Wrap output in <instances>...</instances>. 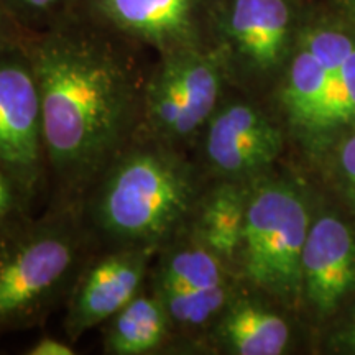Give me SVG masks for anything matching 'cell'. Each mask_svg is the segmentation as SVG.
<instances>
[{
    "instance_id": "obj_1",
    "label": "cell",
    "mask_w": 355,
    "mask_h": 355,
    "mask_svg": "<svg viewBox=\"0 0 355 355\" xmlns=\"http://www.w3.org/2000/svg\"><path fill=\"white\" fill-rule=\"evenodd\" d=\"M38 81L46 168L58 202L81 204L135 139L145 78L107 43L74 32L26 37Z\"/></svg>"
},
{
    "instance_id": "obj_2",
    "label": "cell",
    "mask_w": 355,
    "mask_h": 355,
    "mask_svg": "<svg viewBox=\"0 0 355 355\" xmlns=\"http://www.w3.org/2000/svg\"><path fill=\"white\" fill-rule=\"evenodd\" d=\"M204 188L183 150L135 137L79 206L97 242L159 250L188 229Z\"/></svg>"
},
{
    "instance_id": "obj_3",
    "label": "cell",
    "mask_w": 355,
    "mask_h": 355,
    "mask_svg": "<svg viewBox=\"0 0 355 355\" xmlns=\"http://www.w3.org/2000/svg\"><path fill=\"white\" fill-rule=\"evenodd\" d=\"M94 242L79 204L0 225V339L43 326L66 303Z\"/></svg>"
},
{
    "instance_id": "obj_4",
    "label": "cell",
    "mask_w": 355,
    "mask_h": 355,
    "mask_svg": "<svg viewBox=\"0 0 355 355\" xmlns=\"http://www.w3.org/2000/svg\"><path fill=\"white\" fill-rule=\"evenodd\" d=\"M309 225L308 206L295 184L265 175L252 181L237 260L242 278L278 303L298 304Z\"/></svg>"
},
{
    "instance_id": "obj_5",
    "label": "cell",
    "mask_w": 355,
    "mask_h": 355,
    "mask_svg": "<svg viewBox=\"0 0 355 355\" xmlns=\"http://www.w3.org/2000/svg\"><path fill=\"white\" fill-rule=\"evenodd\" d=\"M225 79L227 69L216 50L196 46L165 53L145 78L135 137L186 152L222 104Z\"/></svg>"
},
{
    "instance_id": "obj_6",
    "label": "cell",
    "mask_w": 355,
    "mask_h": 355,
    "mask_svg": "<svg viewBox=\"0 0 355 355\" xmlns=\"http://www.w3.org/2000/svg\"><path fill=\"white\" fill-rule=\"evenodd\" d=\"M25 38L0 42V165L35 202L48 168L42 99Z\"/></svg>"
},
{
    "instance_id": "obj_7",
    "label": "cell",
    "mask_w": 355,
    "mask_h": 355,
    "mask_svg": "<svg viewBox=\"0 0 355 355\" xmlns=\"http://www.w3.org/2000/svg\"><path fill=\"white\" fill-rule=\"evenodd\" d=\"M158 250L110 245L91 254L66 300V339L78 343L87 331L104 326L146 286Z\"/></svg>"
},
{
    "instance_id": "obj_8",
    "label": "cell",
    "mask_w": 355,
    "mask_h": 355,
    "mask_svg": "<svg viewBox=\"0 0 355 355\" xmlns=\"http://www.w3.org/2000/svg\"><path fill=\"white\" fill-rule=\"evenodd\" d=\"M196 144L204 168L216 180L252 183L279 158L285 137L255 104L232 101L217 107Z\"/></svg>"
},
{
    "instance_id": "obj_9",
    "label": "cell",
    "mask_w": 355,
    "mask_h": 355,
    "mask_svg": "<svg viewBox=\"0 0 355 355\" xmlns=\"http://www.w3.org/2000/svg\"><path fill=\"white\" fill-rule=\"evenodd\" d=\"M227 51L254 74H270L285 63L291 44L293 12L288 0H230L222 20Z\"/></svg>"
},
{
    "instance_id": "obj_10",
    "label": "cell",
    "mask_w": 355,
    "mask_h": 355,
    "mask_svg": "<svg viewBox=\"0 0 355 355\" xmlns=\"http://www.w3.org/2000/svg\"><path fill=\"white\" fill-rule=\"evenodd\" d=\"M303 298L319 316H331L355 291V235L334 216L309 225L303 250Z\"/></svg>"
},
{
    "instance_id": "obj_11",
    "label": "cell",
    "mask_w": 355,
    "mask_h": 355,
    "mask_svg": "<svg viewBox=\"0 0 355 355\" xmlns=\"http://www.w3.org/2000/svg\"><path fill=\"white\" fill-rule=\"evenodd\" d=\"M105 24L158 48L162 55L201 46L198 38V0H97Z\"/></svg>"
},
{
    "instance_id": "obj_12",
    "label": "cell",
    "mask_w": 355,
    "mask_h": 355,
    "mask_svg": "<svg viewBox=\"0 0 355 355\" xmlns=\"http://www.w3.org/2000/svg\"><path fill=\"white\" fill-rule=\"evenodd\" d=\"M250 183L216 180L199 196L188 230L229 268L241 254Z\"/></svg>"
},
{
    "instance_id": "obj_13",
    "label": "cell",
    "mask_w": 355,
    "mask_h": 355,
    "mask_svg": "<svg viewBox=\"0 0 355 355\" xmlns=\"http://www.w3.org/2000/svg\"><path fill=\"white\" fill-rule=\"evenodd\" d=\"M217 345L235 355H279L290 343L286 319L259 300L234 295L209 331Z\"/></svg>"
},
{
    "instance_id": "obj_14",
    "label": "cell",
    "mask_w": 355,
    "mask_h": 355,
    "mask_svg": "<svg viewBox=\"0 0 355 355\" xmlns=\"http://www.w3.org/2000/svg\"><path fill=\"white\" fill-rule=\"evenodd\" d=\"M230 283L229 266L186 229L157 252L146 285L152 290H207Z\"/></svg>"
},
{
    "instance_id": "obj_15",
    "label": "cell",
    "mask_w": 355,
    "mask_h": 355,
    "mask_svg": "<svg viewBox=\"0 0 355 355\" xmlns=\"http://www.w3.org/2000/svg\"><path fill=\"white\" fill-rule=\"evenodd\" d=\"M173 344V329L162 301L146 285L135 298L104 322V352L157 354Z\"/></svg>"
},
{
    "instance_id": "obj_16",
    "label": "cell",
    "mask_w": 355,
    "mask_h": 355,
    "mask_svg": "<svg viewBox=\"0 0 355 355\" xmlns=\"http://www.w3.org/2000/svg\"><path fill=\"white\" fill-rule=\"evenodd\" d=\"M332 78L324 66L306 50L296 44L290 64L278 89V102L288 123L296 135H301L326 96Z\"/></svg>"
},
{
    "instance_id": "obj_17",
    "label": "cell",
    "mask_w": 355,
    "mask_h": 355,
    "mask_svg": "<svg viewBox=\"0 0 355 355\" xmlns=\"http://www.w3.org/2000/svg\"><path fill=\"white\" fill-rule=\"evenodd\" d=\"M150 288V286H148ZM152 290V288H150ZM166 309L173 329V343L193 337L202 331H211L222 311L234 298L230 285L207 290H152Z\"/></svg>"
},
{
    "instance_id": "obj_18",
    "label": "cell",
    "mask_w": 355,
    "mask_h": 355,
    "mask_svg": "<svg viewBox=\"0 0 355 355\" xmlns=\"http://www.w3.org/2000/svg\"><path fill=\"white\" fill-rule=\"evenodd\" d=\"M347 125H355V48L339 74L332 78L326 96L300 137L318 144Z\"/></svg>"
},
{
    "instance_id": "obj_19",
    "label": "cell",
    "mask_w": 355,
    "mask_h": 355,
    "mask_svg": "<svg viewBox=\"0 0 355 355\" xmlns=\"http://www.w3.org/2000/svg\"><path fill=\"white\" fill-rule=\"evenodd\" d=\"M32 207L33 202L26 198L19 183L0 165V225L32 214Z\"/></svg>"
},
{
    "instance_id": "obj_20",
    "label": "cell",
    "mask_w": 355,
    "mask_h": 355,
    "mask_svg": "<svg viewBox=\"0 0 355 355\" xmlns=\"http://www.w3.org/2000/svg\"><path fill=\"white\" fill-rule=\"evenodd\" d=\"M3 7L10 13L12 19L21 25L24 21H37L48 13L58 10L66 0H2Z\"/></svg>"
},
{
    "instance_id": "obj_21",
    "label": "cell",
    "mask_w": 355,
    "mask_h": 355,
    "mask_svg": "<svg viewBox=\"0 0 355 355\" xmlns=\"http://www.w3.org/2000/svg\"><path fill=\"white\" fill-rule=\"evenodd\" d=\"M337 170L345 194L355 207V132L349 133L337 152Z\"/></svg>"
},
{
    "instance_id": "obj_22",
    "label": "cell",
    "mask_w": 355,
    "mask_h": 355,
    "mask_svg": "<svg viewBox=\"0 0 355 355\" xmlns=\"http://www.w3.org/2000/svg\"><path fill=\"white\" fill-rule=\"evenodd\" d=\"M26 355H74L76 349L71 340L58 339L53 336L40 337L37 343H33L25 350Z\"/></svg>"
},
{
    "instance_id": "obj_23",
    "label": "cell",
    "mask_w": 355,
    "mask_h": 355,
    "mask_svg": "<svg viewBox=\"0 0 355 355\" xmlns=\"http://www.w3.org/2000/svg\"><path fill=\"white\" fill-rule=\"evenodd\" d=\"M25 37L21 33L20 25L12 19L10 13L7 12V8L3 7L2 0H0V42H6V40L13 38H21Z\"/></svg>"
},
{
    "instance_id": "obj_24",
    "label": "cell",
    "mask_w": 355,
    "mask_h": 355,
    "mask_svg": "<svg viewBox=\"0 0 355 355\" xmlns=\"http://www.w3.org/2000/svg\"><path fill=\"white\" fill-rule=\"evenodd\" d=\"M336 3L349 21L355 20V0H336Z\"/></svg>"
},
{
    "instance_id": "obj_25",
    "label": "cell",
    "mask_w": 355,
    "mask_h": 355,
    "mask_svg": "<svg viewBox=\"0 0 355 355\" xmlns=\"http://www.w3.org/2000/svg\"><path fill=\"white\" fill-rule=\"evenodd\" d=\"M349 340H350V347L355 349V329L350 331V334H349Z\"/></svg>"
},
{
    "instance_id": "obj_26",
    "label": "cell",
    "mask_w": 355,
    "mask_h": 355,
    "mask_svg": "<svg viewBox=\"0 0 355 355\" xmlns=\"http://www.w3.org/2000/svg\"><path fill=\"white\" fill-rule=\"evenodd\" d=\"M352 329H355V318H354V324H352Z\"/></svg>"
}]
</instances>
